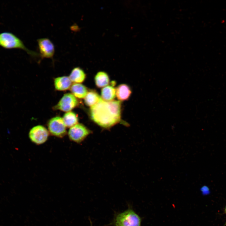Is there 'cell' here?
<instances>
[{
    "label": "cell",
    "mask_w": 226,
    "mask_h": 226,
    "mask_svg": "<svg viewBox=\"0 0 226 226\" xmlns=\"http://www.w3.org/2000/svg\"><path fill=\"white\" fill-rule=\"evenodd\" d=\"M121 107L119 101H106L101 97L97 103L90 107L91 118L101 127L110 128L120 121Z\"/></svg>",
    "instance_id": "1"
},
{
    "label": "cell",
    "mask_w": 226,
    "mask_h": 226,
    "mask_svg": "<svg viewBox=\"0 0 226 226\" xmlns=\"http://www.w3.org/2000/svg\"><path fill=\"white\" fill-rule=\"evenodd\" d=\"M128 208L119 212H115L113 219L108 226H141L142 219L132 206L128 204Z\"/></svg>",
    "instance_id": "2"
},
{
    "label": "cell",
    "mask_w": 226,
    "mask_h": 226,
    "mask_svg": "<svg viewBox=\"0 0 226 226\" xmlns=\"http://www.w3.org/2000/svg\"><path fill=\"white\" fill-rule=\"evenodd\" d=\"M0 46L7 49L23 50L33 57L40 56L39 53L29 50L19 38L10 32H4L0 33Z\"/></svg>",
    "instance_id": "3"
},
{
    "label": "cell",
    "mask_w": 226,
    "mask_h": 226,
    "mask_svg": "<svg viewBox=\"0 0 226 226\" xmlns=\"http://www.w3.org/2000/svg\"><path fill=\"white\" fill-rule=\"evenodd\" d=\"M49 132L52 136L59 138L64 137L67 133L66 127L62 118L59 116L51 119L48 122Z\"/></svg>",
    "instance_id": "4"
},
{
    "label": "cell",
    "mask_w": 226,
    "mask_h": 226,
    "mask_svg": "<svg viewBox=\"0 0 226 226\" xmlns=\"http://www.w3.org/2000/svg\"><path fill=\"white\" fill-rule=\"evenodd\" d=\"M91 131L83 125L78 123L70 128L68 133L70 139L77 143L83 141Z\"/></svg>",
    "instance_id": "5"
},
{
    "label": "cell",
    "mask_w": 226,
    "mask_h": 226,
    "mask_svg": "<svg viewBox=\"0 0 226 226\" xmlns=\"http://www.w3.org/2000/svg\"><path fill=\"white\" fill-rule=\"evenodd\" d=\"M49 136L48 131L44 126L40 125L33 127L29 133V137L30 141L38 145L46 142Z\"/></svg>",
    "instance_id": "6"
},
{
    "label": "cell",
    "mask_w": 226,
    "mask_h": 226,
    "mask_svg": "<svg viewBox=\"0 0 226 226\" xmlns=\"http://www.w3.org/2000/svg\"><path fill=\"white\" fill-rule=\"evenodd\" d=\"M37 42L41 60L45 58L53 59L55 47L52 42L46 38L39 39Z\"/></svg>",
    "instance_id": "7"
},
{
    "label": "cell",
    "mask_w": 226,
    "mask_h": 226,
    "mask_svg": "<svg viewBox=\"0 0 226 226\" xmlns=\"http://www.w3.org/2000/svg\"><path fill=\"white\" fill-rule=\"evenodd\" d=\"M78 103L77 99L72 93H66L55 106L54 109L67 112L71 111L78 105Z\"/></svg>",
    "instance_id": "8"
},
{
    "label": "cell",
    "mask_w": 226,
    "mask_h": 226,
    "mask_svg": "<svg viewBox=\"0 0 226 226\" xmlns=\"http://www.w3.org/2000/svg\"><path fill=\"white\" fill-rule=\"evenodd\" d=\"M69 77L63 76L57 77L54 80L55 89L59 91H65L70 89L72 84Z\"/></svg>",
    "instance_id": "9"
},
{
    "label": "cell",
    "mask_w": 226,
    "mask_h": 226,
    "mask_svg": "<svg viewBox=\"0 0 226 226\" xmlns=\"http://www.w3.org/2000/svg\"><path fill=\"white\" fill-rule=\"evenodd\" d=\"M116 95L120 101L127 100L130 97L132 92L130 87L125 84H120L116 89Z\"/></svg>",
    "instance_id": "10"
},
{
    "label": "cell",
    "mask_w": 226,
    "mask_h": 226,
    "mask_svg": "<svg viewBox=\"0 0 226 226\" xmlns=\"http://www.w3.org/2000/svg\"><path fill=\"white\" fill-rule=\"evenodd\" d=\"M86 76L83 70L77 67L73 69L68 77L72 82L80 83L84 80Z\"/></svg>",
    "instance_id": "11"
},
{
    "label": "cell",
    "mask_w": 226,
    "mask_h": 226,
    "mask_svg": "<svg viewBox=\"0 0 226 226\" xmlns=\"http://www.w3.org/2000/svg\"><path fill=\"white\" fill-rule=\"evenodd\" d=\"M72 94L76 98H84L88 93L86 87L78 83H74L70 88Z\"/></svg>",
    "instance_id": "12"
},
{
    "label": "cell",
    "mask_w": 226,
    "mask_h": 226,
    "mask_svg": "<svg viewBox=\"0 0 226 226\" xmlns=\"http://www.w3.org/2000/svg\"><path fill=\"white\" fill-rule=\"evenodd\" d=\"M62 119L67 127L71 128L78 123V118L76 114L71 111L66 112L63 115Z\"/></svg>",
    "instance_id": "13"
},
{
    "label": "cell",
    "mask_w": 226,
    "mask_h": 226,
    "mask_svg": "<svg viewBox=\"0 0 226 226\" xmlns=\"http://www.w3.org/2000/svg\"><path fill=\"white\" fill-rule=\"evenodd\" d=\"M116 96V89L112 86H107L102 88L101 91V98L105 101H112Z\"/></svg>",
    "instance_id": "14"
},
{
    "label": "cell",
    "mask_w": 226,
    "mask_h": 226,
    "mask_svg": "<svg viewBox=\"0 0 226 226\" xmlns=\"http://www.w3.org/2000/svg\"><path fill=\"white\" fill-rule=\"evenodd\" d=\"M94 80L96 86L98 88H102L107 85L110 79L107 74L104 72L100 71L96 75Z\"/></svg>",
    "instance_id": "15"
},
{
    "label": "cell",
    "mask_w": 226,
    "mask_h": 226,
    "mask_svg": "<svg viewBox=\"0 0 226 226\" xmlns=\"http://www.w3.org/2000/svg\"><path fill=\"white\" fill-rule=\"evenodd\" d=\"M101 97L96 92L90 91L88 92L84 98L85 104L91 107L97 103L99 101Z\"/></svg>",
    "instance_id": "16"
},
{
    "label": "cell",
    "mask_w": 226,
    "mask_h": 226,
    "mask_svg": "<svg viewBox=\"0 0 226 226\" xmlns=\"http://www.w3.org/2000/svg\"><path fill=\"white\" fill-rule=\"evenodd\" d=\"M89 220L90 223V226H93V223L90 218H89Z\"/></svg>",
    "instance_id": "17"
},
{
    "label": "cell",
    "mask_w": 226,
    "mask_h": 226,
    "mask_svg": "<svg viewBox=\"0 0 226 226\" xmlns=\"http://www.w3.org/2000/svg\"><path fill=\"white\" fill-rule=\"evenodd\" d=\"M225 213H226V207H225Z\"/></svg>",
    "instance_id": "18"
}]
</instances>
